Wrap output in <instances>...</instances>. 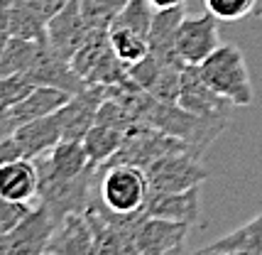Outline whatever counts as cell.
<instances>
[{
	"label": "cell",
	"instance_id": "cell-2",
	"mask_svg": "<svg viewBox=\"0 0 262 255\" xmlns=\"http://www.w3.org/2000/svg\"><path fill=\"white\" fill-rule=\"evenodd\" d=\"M149 194L147 174L133 164H113L101 167L96 199L108 211L115 214H137L142 211Z\"/></svg>",
	"mask_w": 262,
	"mask_h": 255
},
{
	"label": "cell",
	"instance_id": "cell-24",
	"mask_svg": "<svg viewBox=\"0 0 262 255\" xmlns=\"http://www.w3.org/2000/svg\"><path fill=\"white\" fill-rule=\"evenodd\" d=\"M39 39H20V37H8L5 45L0 47V79L5 76H15V74H25L30 69L37 52Z\"/></svg>",
	"mask_w": 262,
	"mask_h": 255
},
{
	"label": "cell",
	"instance_id": "cell-6",
	"mask_svg": "<svg viewBox=\"0 0 262 255\" xmlns=\"http://www.w3.org/2000/svg\"><path fill=\"white\" fill-rule=\"evenodd\" d=\"M25 76L34 83V86H52V89H61L67 93H81L83 89H89L83 79L74 71L71 61L64 59L54 47L49 45V39H39L34 59L30 64V69L25 71Z\"/></svg>",
	"mask_w": 262,
	"mask_h": 255
},
{
	"label": "cell",
	"instance_id": "cell-22",
	"mask_svg": "<svg viewBox=\"0 0 262 255\" xmlns=\"http://www.w3.org/2000/svg\"><path fill=\"white\" fill-rule=\"evenodd\" d=\"M204 250L262 255V214H257L255 219H250L248 223H243L235 231H230L228 236H223V238L213 241L211 245H206Z\"/></svg>",
	"mask_w": 262,
	"mask_h": 255
},
{
	"label": "cell",
	"instance_id": "cell-13",
	"mask_svg": "<svg viewBox=\"0 0 262 255\" xmlns=\"http://www.w3.org/2000/svg\"><path fill=\"white\" fill-rule=\"evenodd\" d=\"M54 223L57 221L42 204H34V209L25 216L23 223L8 236L5 255H45Z\"/></svg>",
	"mask_w": 262,
	"mask_h": 255
},
{
	"label": "cell",
	"instance_id": "cell-30",
	"mask_svg": "<svg viewBox=\"0 0 262 255\" xmlns=\"http://www.w3.org/2000/svg\"><path fill=\"white\" fill-rule=\"evenodd\" d=\"M32 209H34V204L10 201V199L0 197V236H10Z\"/></svg>",
	"mask_w": 262,
	"mask_h": 255
},
{
	"label": "cell",
	"instance_id": "cell-15",
	"mask_svg": "<svg viewBox=\"0 0 262 255\" xmlns=\"http://www.w3.org/2000/svg\"><path fill=\"white\" fill-rule=\"evenodd\" d=\"M37 172H39V184L42 182H61V179H74L91 167V160L83 150V142H71L61 140L54 150L34 160Z\"/></svg>",
	"mask_w": 262,
	"mask_h": 255
},
{
	"label": "cell",
	"instance_id": "cell-14",
	"mask_svg": "<svg viewBox=\"0 0 262 255\" xmlns=\"http://www.w3.org/2000/svg\"><path fill=\"white\" fill-rule=\"evenodd\" d=\"M142 211L147 216L196 226L201 223V186L186 192H149Z\"/></svg>",
	"mask_w": 262,
	"mask_h": 255
},
{
	"label": "cell",
	"instance_id": "cell-4",
	"mask_svg": "<svg viewBox=\"0 0 262 255\" xmlns=\"http://www.w3.org/2000/svg\"><path fill=\"white\" fill-rule=\"evenodd\" d=\"M149 192H186L201 186L208 177L201 164V155L196 152H171L149 164L147 169Z\"/></svg>",
	"mask_w": 262,
	"mask_h": 255
},
{
	"label": "cell",
	"instance_id": "cell-31",
	"mask_svg": "<svg viewBox=\"0 0 262 255\" xmlns=\"http://www.w3.org/2000/svg\"><path fill=\"white\" fill-rule=\"evenodd\" d=\"M12 160H23V152H20L12 135H0V167L12 162Z\"/></svg>",
	"mask_w": 262,
	"mask_h": 255
},
{
	"label": "cell",
	"instance_id": "cell-32",
	"mask_svg": "<svg viewBox=\"0 0 262 255\" xmlns=\"http://www.w3.org/2000/svg\"><path fill=\"white\" fill-rule=\"evenodd\" d=\"M186 0H152V5L157 10H169V8H184Z\"/></svg>",
	"mask_w": 262,
	"mask_h": 255
},
{
	"label": "cell",
	"instance_id": "cell-19",
	"mask_svg": "<svg viewBox=\"0 0 262 255\" xmlns=\"http://www.w3.org/2000/svg\"><path fill=\"white\" fill-rule=\"evenodd\" d=\"M86 219L91 223L98 255H140V248L135 243V231L127 228L118 221L103 216L101 211L89 209Z\"/></svg>",
	"mask_w": 262,
	"mask_h": 255
},
{
	"label": "cell",
	"instance_id": "cell-29",
	"mask_svg": "<svg viewBox=\"0 0 262 255\" xmlns=\"http://www.w3.org/2000/svg\"><path fill=\"white\" fill-rule=\"evenodd\" d=\"M32 89H34V83L25 74H15V76L0 79V111H8L15 103H20L23 98L30 96Z\"/></svg>",
	"mask_w": 262,
	"mask_h": 255
},
{
	"label": "cell",
	"instance_id": "cell-16",
	"mask_svg": "<svg viewBox=\"0 0 262 255\" xmlns=\"http://www.w3.org/2000/svg\"><path fill=\"white\" fill-rule=\"evenodd\" d=\"M52 255H98L96 236L86 214H69L54 223V231L47 245Z\"/></svg>",
	"mask_w": 262,
	"mask_h": 255
},
{
	"label": "cell",
	"instance_id": "cell-11",
	"mask_svg": "<svg viewBox=\"0 0 262 255\" xmlns=\"http://www.w3.org/2000/svg\"><path fill=\"white\" fill-rule=\"evenodd\" d=\"M182 71L184 67L164 64L152 54H147L142 61L130 67V79L142 91H147L149 96L167 101V103H177L179 101V89H182Z\"/></svg>",
	"mask_w": 262,
	"mask_h": 255
},
{
	"label": "cell",
	"instance_id": "cell-8",
	"mask_svg": "<svg viewBox=\"0 0 262 255\" xmlns=\"http://www.w3.org/2000/svg\"><path fill=\"white\" fill-rule=\"evenodd\" d=\"M69 0H8V30L20 39H47V25Z\"/></svg>",
	"mask_w": 262,
	"mask_h": 255
},
{
	"label": "cell",
	"instance_id": "cell-20",
	"mask_svg": "<svg viewBox=\"0 0 262 255\" xmlns=\"http://www.w3.org/2000/svg\"><path fill=\"white\" fill-rule=\"evenodd\" d=\"M39 172L32 160H12L0 167V197L23 204H37Z\"/></svg>",
	"mask_w": 262,
	"mask_h": 255
},
{
	"label": "cell",
	"instance_id": "cell-1",
	"mask_svg": "<svg viewBox=\"0 0 262 255\" xmlns=\"http://www.w3.org/2000/svg\"><path fill=\"white\" fill-rule=\"evenodd\" d=\"M199 71L206 83L233 105H250L255 101L250 71L243 52L235 45H221L211 57L199 64Z\"/></svg>",
	"mask_w": 262,
	"mask_h": 255
},
{
	"label": "cell",
	"instance_id": "cell-27",
	"mask_svg": "<svg viewBox=\"0 0 262 255\" xmlns=\"http://www.w3.org/2000/svg\"><path fill=\"white\" fill-rule=\"evenodd\" d=\"M81 12L96 30H111L115 17L127 5V0H79Z\"/></svg>",
	"mask_w": 262,
	"mask_h": 255
},
{
	"label": "cell",
	"instance_id": "cell-35",
	"mask_svg": "<svg viewBox=\"0 0 262 255\" xmlns=\"http://www.w3.org/2000/svg\"><path fill=\"white\" fill-rule=\"evenodd\" d=\"M255 15H262V0H257V10H255Z\"/></svg>",
	"mask_w": 262,
	"mask_h": 255
},
{
	"label": "cell",
	"instance_id": "cell-3",
	"mask_svg": "<svg viewBox=\"0 0 262 255\" xmlns=\"http://www.w3.org/2000/svg\"><path fill=\"white\" fill-rule=\"evenodd\" d=\"M71 67L86 86H118L130 79V67H125L115 54L108 30L96 35L71 57Z\"/></svg>",
	"mask_w": 262,
	"mask_h": 255
},
{
	"label": "cell",
	"instance_id": "cell-5",
	"mask_svg": "<svg viewBox=\"0 0 262 255\" xmlns=\"http://www.w3.org/2000/svg\"><path fill=\"white\" fill-rule=\"evenodd\" d=\"M218 23L221 20L213 17L208 10L199 15H184L177 30V52L186 67H199L221 47Z\"/></svg>",
	"mask_w": 262,
	"mask_h": 255
},
{
	"label": "cell",
	"instance_id": "cell-21",
	"mask_svg": "<svg viewBox=\"0 0 262 255\" xmlns=\"http://www.w3.org/2000/svg\"><path fill=\"white\" fill-rule=\"evenodd\" d=\"M69 98H71V93L61 91V89L34 86L27 98H23L20 103H15L12 108H8V113H10V120L15 123V128H20V125H25V123H30V120H37V118L57 113Z\"/></svg>",
	"mask_w": 262,
	"mask_h": 255
},
{
	"label": "cell",
	"instance_id": "cell-7",
	"mask_svg": "<svg viewBox=\"0 0 262 255\" xmlns=\"http://www.w3.org/2000/svg\"><path fill=\"white\" fill-rule=\"evenodd\" d=\"M96 32H103V30H96V27L89 25V20L81 12L79 0H69L67 5H64V10H59L52 17V23L47 25V39H49V45L54 47L64 59H69V61H71V57Z\"/></svg>",
	"mask_w": 262,
	"mask_h": 255
},
{
	"label": "cell",
	"instance_id": "cell-10",
	"mask_svg": "<svg viewBox=\"0 0 262 255\" xmlns=\"http://www.w3.org/2000/svg\"><path fill=\"white\" fill-rule=\"evenodd\" d=\"M103 101H105V86H89L81 93H74L57 111L59 123H61V140L83 142L86 133L96 123Z\"/></svg>",
	"mask_w": 262,
	"mask_h": 255
},
{
	"label": "cell",
	"instance_id": "cell-23",
	"mask_svg": "<svg viewBox=\"0 0 262 255\" xmlns=\"http://www.w3.org/2000/svg\"><path fill=\"white\" fill-rule=\"evenodd\" d=\"M125 138L127 135L123 130H118V128H111L105 123H93V128L83 138V150H86L89 160L96 167H103L115 152L120 150V145L125 142Z\"/></svg>",
	"mask_w": 262,
	"mask_h": 255
},
{
	"label": "cell",
	"instance_id": "cell-33",
	"mask_svg": "<svg viewBox=\"0 0 262 255\" xmlns=\"http://www.w3.org/2000/svg\"><path fill=\"white\" fill-rule=\"evenodd\" d=\"M196 255H250V253H213V250H204V248H201Z\"/></svg>",
	"mask_w": 262,
	"mask_h": 255
},
{
	"label": "cell",
	"instance_id": "cell-26",
	"mask_svg": "<svg viewBox=\"0 0 262 255\" xmlns=\"http://www.w3.org/2000/svg\"><path fill=\"white\" fill-rule=\"evenodd\" d=\"M155 15H157V8L152 5V0H127V5L120 10V15L115 17L113 25L133 30V32L142 37H149V27H152Z\"/></svg>",
	"mask_w": 262,
	"mask_h": 255
},
{
	"label": "cell",
	"instance_id": "cell-12",
	"mask_svg": "<svg viewBox=\"0 0 262 255\" xmlns=\"http://www.w3.org/2000/svg\"><path fill=\"white\" fill-rule=\"evenodd\" d=\"M189 233H191L189 223L157 219V216L145 214L135 228V243L140 248V255H167L174 248L186 245Z\"/></svg>",
	"mask_w": 262,
	"mask_h": 255
},
{
	"label": "cell",
	"instance_id": "cell-18",
	"mask_svg": "<svg viewBox=\"0 0 262 255\" xmlns=\"http://www.w3.org/2000/svg\"><path fill=\"white\" fill-rule=\"evenodd\" d=\"M184 8H169V10H157L152 27H149V54L160 59L164 64H177L186 67L177 52V30L184 20Z\"/></svg>",
	"mask_w": 262,
	"mask_h": 255
},
{
	"label": "cell",
	"instance_id": "cell-25",
	"mask_svg": "<svg viewBox=\"0 0 262 255\" xmlns=\"http://www.w3.org/2000/svg\"><path fill=\"white\" fill-rule=\"evenodd\" d=\"M108 37H111V45H113L118 59L125 64V67H133L137 61L149 54V39L142 35H137L133 30H125V27H111L108 30Z\"/></svg>",
	"mask_w": 262,
	"mask_h": 255
},
{
	"label": "cell",
	"instance_id": "cell-17",
	"mask_svg": "<svg viewBox=\"0 0 262 255\" xmlns=\"http://www.w3.org/2000/svg\"><path fill=\"white\" fill-rule=\"evenodd\" d=\"M15 142L23 152L25 160H37L47 155L49 150H54L59 142H61V123H59V116L52 113V116L37 118V120H30L15 130Z\"/></svg>",
	"mask_w": 262,
	"mask_h": 255
},
{
	"label": "cell",
	"instance_id": "cell-9",
	"mask_svg": "<svg viewBox=\"0 0 262 255\" xmlns=\"http://www.w3.org/2000/svg\"><path fill=\"white\" fill-rule=\"evenodd\" d=\"M184 111L194 113L201 118H221L228 120L233 103L223 98L218 91H213L206 79L201 76L199 67H184L182 71V89H179V101Z\"/></svg>",
	"mask_w": 262,
	"mask_h": 255
},
{
	"label": "cell",
	"instance_id": "cell-34",
	"mask_svg": "<svg viewBox=\"0 0 262 255\" xmlns=\"http://www.w3.org/2000/svg\"><path fill=\"white\" fill-rule=\"evenodd\" d=\"M167 255H191V253L186 250V245H182V248H174V250H169Z\"/></svg>",
	"mask_w": 262,
	"mask_h": 255
},
{
	"label": "cell",
	"instance_id": "cell-36",
	"mask_svg": "<svg viewBox=\"0 0 262 255\" xmlns=\"http://www.w3.org/2000/svg\"><path fill=\"white\" fill-rule=\"evenodd\" d=\"M45 255H52V253H45Z\"/></svg>",
	"mask_w": 262,
	"mask_h": 255
},
{
	"label": "cell",
	"instance_id": "cell-37",
	"mask_svg": "<svg viewBox=\"0 0 262 255\" xmlns=\"http://www.w3.org/2000/svg\"><path fill=\"white\" fill-rule=\"evenodd\" d=\"M194 255H196V253H194Z\"/></svg>",
	"mask_w": 262,
	"mask_h": 255
},
{
	"label": "cell",
	"instance_id": "cell-28",
	"mask_svg": "<svg viewBox=\"0 0 262 255\" xmlns=\"http://www.w3.org/2000/svg\"><path fill=\"white\" fill-rule=\"evenodd\" d=\"M204 5L221 23H238L257 10V0H204Z\"/></svg>",
	"mask_w": 262,
	"mask_h": 255
}]
</instances>
